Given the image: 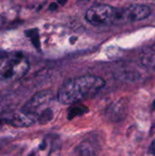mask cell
<instances>
[{"label": "cell", "instance_id": "cell-14", "mask_svg": "<svg viewBox=\"0 0 155 156\" xmlns=\"http://www.w3.org/2000/svg\"><path fill=\"white\" fill-rule=\"evenodd\" d=\"M0 123H1V120H0Z\"/></svg>", "mask_w": 155, "mask_h": 156}, {"label": "cell", "instance_id": "cell-2", "mask_svg": "<svg viewBox=\"0 0 155 156\" xmlns=\"http://www.w3.org/2000/svg\"><path fill=\"white\" fill-rule=\"evenodd\" d=\"M29 69V62L21 52L0 55V80L14 81L23 78Z\"/></svg>", "mask_w": 155, "mask_h": 156}, {"label": "cell", "instance_id": "cell-4", "mask_svg": "<svg viewBox=\"0 0 155 156\" xmlns=\"http://www.w3.org/2000/svg\"><path fill=\"white\" fill-rule=\"evenodd\" d=\"M116 7L100 4L91 6L86 13V19L93 26H109L114 24Z\"/></svg>", "mask_w": 155, "mask_h": 156}, {"label": "cell", "instance_id": "cell-7", "mask_svg": "<svg viewBox=\"0 0 155 156\" xmlns=\"http://www.w3.org/2000/svg\"><path fill=\"white\" fill-rule=\"evenodd\" d=\"M141 61L146 68H155V50L147 48L141 54Z\"/></svg>", "mask_w": 155, "mask_h": 156}, {"label": "cell", "instance_id": "cell-11", "mask_svg": "<svg viewBox=\"0 0 155 156\" xmlns=\"http://www.w3.org/2000/svg\"><path fill=\"white\" fill-rule=\"evenodd\" d=\"M67 1H68V0H58V4L59 5H64L67 3Z\"/></svg>", "mask_w": 155, "mask_h": 156}, {"label": "cell", "instance_id": "cell-1", "mask_svg": "<svg viewBox=\"0 0 155 156\" xmlns=\"http://www.w3.org/2000/svg\"><path fill=\"white\" fill-rule=\"evenodd\" d=\"M105 86V80L98 76L86 75L67 80L58 92V101L72 105L95 96Z\"/></svg>", "mask_w": 155, "mask_h": 156}, {"label": "cell", "instance_id": "cell-10", "mask_svg": "<svg viewBox=\"0 0 155 156\" xmlns=\"http://www.w3.org/2000/svg\"><path fill=\"white\" fill-rule=\"evenodd\" d=\"M149 154L155 155V138L152 141V143L149 146Z\"/></svg>", "mask_w": 155, "mask_h": 156}, {"label": "cell", "instance_id": "cell-12", "mask_svg": "<svg viewBox=\"0 0 155 156\" xmlns=\"http://www.w3.org/2000/svg\"><path fill=\"white\" fill-rule=\"evenodd\" d=\"M57 6H58V5H56V4H51L50 5H49V9L51 10V9H56L57 8Z\"/></svg>", "mask_w": 155, "mask_h": 156}, {"label": "cell", "instance_id": "cell-13", "mask_svg": "<svg viewBox=\"0 0 155 156\" xmlns=\"http://www.w3.org/2000/svg\"><path fill=\"white\" fill-rule=\"evenodd\" d=\"M153 109L155 110V100L153 101Z\"/></svg>", "mask_w": 155, "mask_h": 156}, {"label": "cell", "instance_id": "cell-9", "mask_svg": "<svg viewBox=\"0 0 155 156\" xmlns=\"http://www.w3.org/2000/svg\"><path fill=\"white\" fill-rule=\"evenodd\" d=\"M26 34L31 39V41L35 45V47L37 48H39V47H40V44H39V37H38V31L37 30V28L29 29V30L26 31Z\"/></svg>", "mask_w": 155, "mask_h": 156}, {"label": "cell", "instance_id": "cell-5", "mask_svg": "<svg viewBox=\"0 0 155 156\" xmlns=\"http://www.w3.org/2000/svg\"><path fill=\"white\" fill-rule=\"evenodd\" d=\"M101 144L99 135H90L77 146L76 153L78 156H98Z\"/></svg>", "mask_w": 155, "mask_h": 156}, {"label": "cell", "instance_id": "cell-8", "mask_svg": "<svg viewBox=\"0 0 155 156\" xmlns=\"http://www.w3.org/2000/svg\"><path fill=\"white\" fill-rule=\"evenodd\" d=\"M89 111V109L85 106H72L71 108H69V112H68V119L71 120L79 115L84 114L85 112H87Z\"/></svg>", "mask_w": 155, "mask_h": 156}, {"label": "cell", "instance_id": "cell-6", "mask_svg": "<svg viewBox=\"0 0 155 156\" xmlns=\"http://www.w3.org/2000/svg\"><path fill=\"white\" fill-rule=\"evenodd\" d=\"M127 104L124 101H119L113 103L107 111L108 118L112 122H121L127 115Z\"/></svg>", "mask_w": 155, "mask_h": 156}, {"label": "cell", "instance_id": "cell-3", "mask_svg": "<svg viewBox=\"0 0 155 156\" xmlns=\"http://www.w3.org/2000/svg\"><path fill=\"white\" fill-rule=\"evenodd\" d=\"M52 99L53 96L50 91H40L35 94L20 111L34 118L37 122L45 124L53 118V112L48 106L52 101Z\"/></svg>", "mask_w": 155, "mask_h": 156}]
</instances>
